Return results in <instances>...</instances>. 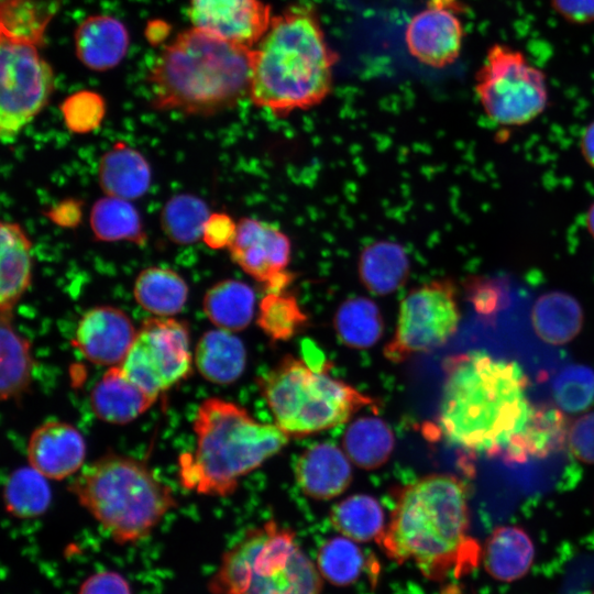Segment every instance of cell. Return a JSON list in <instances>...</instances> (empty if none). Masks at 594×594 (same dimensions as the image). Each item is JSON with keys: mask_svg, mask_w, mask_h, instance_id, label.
Returning <instances> with one entry per match:
<instances>
[{"mask_svg": "<svg viewBox=\"0 0 594 594\" xmlns=\"http://www.w3.org/2000/svg\"><path fill=\"white\" fill-rule=\"evenodd\" d=\"M133 295L136 302L155 317L180 312L188 298V285L170 268L152 266L138 275Z\"/></svg>", "mask_w": 594, "mask_h": 594, "instance_id": "83f0119b", "label": "cell"}, {"mask_svg": "<svg viewBox=\"0 0 594 594\" xmlns=\"http://www.w3.org/2000/svg\"><path fill=\"white\" fill-rule=\"evenodd\" d=\"M591 594H594V592H593V593H591Z\"/></svg>", "mask_w": 594, "mask_h": 594, "instance_id": "f907efd6", "label": "cell"}, {"mask_svg": "<svg viewBox=\"0 0 594 594\" xmlns=\"http://www.w3.org/2000/svg\"><path fill=\"white\" fill-rule=\"evenodd\" d=\"M238 223L224 212H212L204 228L202 241L212 250L230 248L237 235Z\"/></svg>", "mask_w": 594, "mask_h": 594, "instance_id": "7bdbcfd3", "label": "cell"}, {"mask_svg": "<svg viewBox=\"0 0 594 594\" xmlns=\"http://www.w3.org/2000/svg\"><path fill=\"white\" fill-rule=\"evenodd\" d=\"M295 477L304 494L327 501L349 487L352 469L345 452L331 442H321L300 454L295 465Z\"/></svg>", "mask_w": 594, "mask_h": 594, "instance_id": "ac0fdd59", "label": "cell"}, {"mask_svg": "<svg viewBox=\"0 0 594 594\" xmlns=\"http://www.w3.org/2000/svg\"><path fill=\"white\" fill-rule=\"evenodd\" d=\"M554 10L573 23L594 21V0H552Z\"/></svg>", "mask_w": 594, "mask_h": 594, "instance_id": "f6af8a7d", "label": "cell"}, {"mask_svg": "<svg viewBox=\"0 0 594 594\" xmlns=\"http://www.w3.org/2000/svg\"><path fill=\"white\" fill-rule=\"evenodd\" d=\"M98 179L107 196L133 200L148 190L151 167L138 150L117 142L101 156Z\"/></svg>", "mask_w": 594, "mask_h": 594, "instance_id": "cb8c5ba5", "label": "cell"}, {"mask_svg": "<svg viewBox=\"0 0 594 594\" xmlns=\"http://www.w3.org/2000/svg\"><path fill=\"white\" fill-rule=\"evenodd\" d=\"M251 50L191 28L166 45L150 76L152 107L211 116L249 94Z\"/></svg>", "mask_w": 594, "mask_h": 594, "instance_id": "277c9868", "label": "cell"}, {"mask_svg": "<svg viewBox=\"0 0 594 594\" xmlns=\"http://www.w3.org/2000/svg\"><path fill=\"white\" fill-rule=\"evenodd\" d=\"M47 480L31 465L13 471L8 476L3 490L7 512L20 519H32L43 515L52 502Z\"/></svg>", "mask_w": 594, "mask_h": 594, "instance_id": "e575fe53", "label": "cell"}, {"mask_svg": "<svg viewBox=\"0 0 594 594\" xmlns=\"http://www.w3.org/2000/svg\"><path fill=\"white\" fill-rule=\"evenodd\" d=\"M90 226L100 241H129L139 245L146 242V234L136 208L129 200L107 196L91 208Z\"/></svg>", "mask_w": 594, "mask_h": 594, "instance_id": "836d02e7", "label": "cell"}, {"mask_svg": "<svg viewBox=\"0 0 594 594\" xmlns=\"http://www.w3.org/2000/svg\"><path fill=\"white\" fill-rule=\"evenodd\" d=\"M342 447L355 465L374 470L389 459L395 447V437L383 419L372 416L360 417L345 429Z\"/></svg>", "mask_w": 594, "mask_h": 594, "instance_id": "f1b7e54d", "label": "cell"}, {"mask_svg": "<svg viewBox=\"0 0 594 594\" xmlns=\"http://www.w3.org/2000/svg\"><path fill=\"white\" fill-rule=\"evenodd\" d=\"M136 332L123 310L98 306L81 316L73 342L89 362L112 367L122 363Z\"/></svg>", "mask_w": 594, "mask_h": 594, "instance_id": "2e32d148", "label": "cell"}, {"mask_svg": "<svg viewBox=\"0 0 594 594\" xmlns=\"http://www.w3.org/2000/svg\"><path fill=\"white\" fill-rule=\"evenodd\" d=\"M569 447L575 458L594 463V413L581 416L569 429Z\"/></svg>", "mask_w": 594, "mask_h": 594, "instance_id": "b9f144b4", "label": "cell"}, {"mask_svg": "<svg viewBox=\"0 0 594 594\" xmlns=\"http://www.w3.org/2000/svg\"><path fill=\"white\" fill-rule=\"evenodd\" d=\"M69 492L113 541L123 544L147 537L177 502L144 462L116 453L84 466Z\"/></svg>", "mask_w": 594, "mask_h": 594, "instance_id": "8992f818", "label": "cell"}, {"mask_svg": "<svg viewBox=\"0 0 594 594\" xmlns=\"http://www.w3.org/2000/svg\"><path fill=\"white\" fill-rule=\"evenodd\" d=\"M366 564L358 542L342 535L327 539L317 551L316 565L322 579L338 587L356 583Z\"/></svg>", "mask_w": 594, "mask_h": 594, "instance_id": "d590c367", "label": "cell"}, {"mask_svg": "<svg viewBox=\"0 0 594 594\" xmlns=\"http://www.w3.org/2000/svg\"><path fill=\"white\" fill-rule=\"evenodd\" d=\"M156 399L132 382L119 365L109 367L90 392V406L96 417L113 425L135 420Z\"/></svg>", "mask_w": 594, "mask_h": 594, "instance_id": "d6986e66", "label": "cell"}, {"mask_svg": "<svg viewBox=\"0 0 594 594\" xmlns=\"http://www.w3.org/2000/svg\"><path fill=\"white\" fill-rule=\"evenodd\" d=\"M258 386L276 426L301 437L348 421L377 402L353 386L316 371L304 360L286 355L258 378Z\"/></svg>", "mask_w": 594, "mask_h": 594, "instance_id": "ba28073f", "label": "cell"}, {"mask_svg": "<svg viewBox=\"0 0 594 594\" xmlns=\"http://www.w3.org/2000/svg\"><path fill=\"white\" fill-rule=\"evenodd\" d=\"M211 213L206 202L190 194L169 198L161 212V226L167 238L177 244H190L202 238Z\"/></svg>", "mask_w": 594, "mask_h": 594, "instance_id": "74e56055", "label": "cell"}, {"mask_svg": "<svg viewBox=\"0 0 594 594\" xmlns=\"http://www.w3.org/2000/svg\"><path fill=\"white\" fill-rule=\"evenodd\" d=\"M255 299V293L249 284L230 278L218 282L207 290L202 308L217 328L237 332L251 323Z\"/></svg>", "mask_w": 594, "mask_h": 594, "instance_id": "4316f807", "label": "cell"}, {"mask_svg": "<svg viewBox=\"0 0 594 594\" xmlns=\"http://www.w3.org/2000/svg\"><path fill=\"white\" fill-rule=\"evenodd\" d=\"M535 557V544L522 528L501 526L486 539L481 563L492 579L510 583L522 579L530 571Z\"/></svg>", "mask_w": 594, "mask_h": 594, "instance_id": "44dd1931", "label": "cell"}, {"mask_svg": "<svg viewBox=\"0 0 594 594\" xmlns=\"http://www.w3.org/2000/svg\"><path fill=\"white\" fill-rule=\"evenodd\" d=\"M194 361L204 378L227 385L235 382L244 372L246 350L240 338L218 328L199 338Z\"/></svg>", "mask_w": 594, "mask_h": 594, "instance_id": "d4e9b609", "label": "cell"}, {"mask_svg": "<svg viewBox=\"0 0 594 594\" xmlns=\"http://www.w3.org/2000/svg\"><path fill=\"white\" fill-rule=\"evenodd\" d=\"M531 322L541 340L550 344H564L581 331L583 314L579 302L571 296L552 292L536 301Z\"/></svg>", "mask_w": 594, "mask_h": 594, "instance_id": "f546056e", "label": "cell"}, {"mask_svg": "<svg viewBox=\"0 0 594 594\" xmlns=\"http://www.w3.org/2000/svg\"><path fill=\"white\" fill-rule=\"evenodd\" d=\"M286 290L266 292L258 304L256 323L272 341H287L308 323L295 295Z\"/></svg>", "mask_w": 594, "mask_h": 594, "instance_id": "8d00e7d4", "label": "cell"}, {"mask_svg": "<svg viewBox=\"0 0 594 594\" xmlns=\"http://www.w3.org/2000/svg\"><path fill=\"white\" fill-rule=\"evenodd\" d=\"M376 543L389 560L413 563L432 582L470 572L481 563L482 547L470 535L465 483L453 475L430 474L398 488Z\"/></svg>", "mask_w": 594, "mask_h": 594, "instance_id": "7a4b0ae2", "label": "cell"}, {"mask_svg": "<svg viewBox=\"0 0 594 594\" xmlns=\"http://www.w3.org/2000/svg\"><path fill=\"white\" fill-rule=\"evenodd\" d=\"M323 579L295 532L270 520L227 552L209 581L212 594H322Z\"/></svg>", "mask_w": 594, "mask_h": 594, "instance_id": "52a82bcc", "label": "cell"}, {"mask_svg": "<svg viewBox=\"0 0 594 594\" xmlns=\"http://www.w3.org/2000/svg\"><path fill=\"white\" fill-rule=\"evenodd\" d=\"M552 391L561 410L584 411L594 403V371L585 365H569L554 378Z\"/></svg>", "mask_w": 594, "mask_h": 594, "instance_id": "ab89813d", "label": "cell"}, {"mask_svg": "<svg viewBox=\"0 0 594 594\" xmlns=\"http://www.w3.org/2000/svg\"><path fill=\"white\" fill-rule=\"evenodd\" d=\"M338 56L314 9L295 4L272 16L251 50L249 97L277 117L308 110L331 92Z\"/></svg>", "mask_w": 594, "mask_h": 594, "instance_id": "3957f363", "label": "cell"}, {"mask_svg": "<svg viewBox=\"0 0 594 594\" xmlns=\"http://www.w3.org/2000/svg\"><path fill=\"white\" fill-rule=\"evenodd\" d=\"M463 35L455 8L429 2L407 24L405 42L409 53L420 63L442 68L458 58Z\"/></svg>", "mask_w": 594, "mask_h": 594, "instance_id": "9a60e30c", "label": "cell"}, {"mask_svg": "<svg viewBox=\"0 0 594 594\" xmlns=\"http://www.w3.org/2000/svg\"><path fill=\"white\" fill-rule=\"evenodd\" d=\"M0 346L1 398H18L30 386L34 363L30 342L14 330L11 314H1Z\"/></svg>", "mask_w": 594, "mask_h": 594, "instance_id": "1f68e13d", "label": "cell"}, {"mask_svg": "<svg viewBox=\"0 0 594 594\" xmlns=\"http://www.w3.org/2000/svg\"><path fill=\"white\" fill-rule=\"evenodd\" d=\"M329 518L340 535L355 542H376L386 527L381 504L366 494H355L340 501L332 506Z\"/></svg>", "mask_w": 594, "mask_h": 594, "instance_id": "4dcf8cb0", "label": "cell"}, {"mask_svg": "<svg viewBox=\"0 0 594 594\" xmlns=\"http://www.w3.org/2000/svg\"><path fill=\"white\" fill-rule=\"evenodd\" d=\"M0 248V308L1 314H12L31 284L32 243L19 223L3 221Z\"/></svg>", "mask_w": 594, "mask_h": 594, "instance_id": "7402d4cb", "label": "cell"}, {"mask_svg": "<svg viewBox=\"0 0 594 594\" xmlns=\"http://www.w3.org/2000/svg\"><path fill=\"white\" fill-rule=\"evenodd\" d=\"M333 326L339 340L354 349L373 346L384 330L378 306L366 297L342 301L334 314Z\"/></svg>", "mask_w": 594, "mask_h": 594, "instance_id": "d6a6232c", "label": "cell"}, {"mask_svg": "<svg viewBox=\"0 0 594 594\" xmlns=\"http://www.w3.org/2000/svg\"><path fill=\"white\" fill-rule=\"evenodd\" d=\"M187 14L194 28L248 48L257 44L272 20L262 0H190Z\"/></svg>", "mask_w": 594, "mask_h": 594, "instance_id": "5bb4252c", "label": "cell"}, {"mask_svg": "<svg viewBox=\"0 0 594 594\" xmlns=\"http://www.w3.org/2000/svg\"><path fill=\"white\" fill-rule=\"evenodd\" d=\"M53 16V8L37 0H2L0 10L1 36L40 45Z\"/></svg>", "mask_w": 594, "mask_h": 594, "instance_id": "f35d334b", "label": "cell"}, {"mask_svg": "<svg viewBox=\"0 0 594 594\" xmlns=\"http://www.w3.org/2000/svg\"><path fill=\"white\" fill-rule=\"evenodd\" d=\"M229 250L233 262L261 283L266 292L286 290L293 283V274L287 271L292 243L276 224L242 218Z\"/></svg>", "mask_w": 594, "mask_h": 594, "instance_id": "4fadbf2b", "label": "cell"}, {"mask_svg": "<svg viewBox=\"0 0 594 594\" xmlns=\"http://www.w3.org/2000/svg\"><path fill=\"white\" fill-rule=\"evenodd\" d=\"M461 320L457 288L449 278L433 279L410 289L403 298L385 358L400 363L417 353L444 344Z\"/></svg>", "mask_w": 594, "mask_h": 594, "instance_id": "30bf717a", "label": "cell"}, {"mask_svg": "<svg viewBox=\"0 0 594 594\" xmlns=\"http://www.w3.org/2000/svg\"><path fill=\"white\" fill-rule=\"evenodd\" d=\"M26 455L29 465L48 480H65L82 469L86 443L73 425L50 420L32 432Z\"/></svg>", "mask_w": 594, "mask_h": 594, "instance_id": "e0dca14e", "label": "cell"}, {"mask_svg": "<svg viewBox=\"0 0 594 594\" xmlns=\"http://www.w3.org/2000/svg\"><path fill=\"white\" fill-rule=\"evenodd\" d=\"M580 148L585 162L594 168V121L583 130Z\"/></svg>", "mask_w": 594, "mask_h": 594, "instance_id": "7dc6e473", "label": "cell"}, {"mask_svg": "<svg viewBox=\"0 0 594 594\" xmlns=\"http://www.w3.org/2000/svg\"><path fill=\"white\" fill-rule=\"evenodd\" d=\"M128 47L127 28L110 15L88 16L75 32L77 57L92 70L103 72L113 68L123 59Z\"/></svg>", "mask_w": 594, "mask_h": 594, "instance_id": "ffe728a7", "label": "cell"}, {"mask_svg": "<svg viewBox=\"0 0 594 594\" xmlns=\"http://www.w3.org/2000/svg\"><path fill=\"white\" fill-rule=\"evenodd\" d=\"M78 594H132L129 582L118 572L101 571L86 579Z\"/></svg>", "mask_w": 594, "mask_h": 594, "instance_id": "ee69618b", "label": "cell"}, {"mask_svg": "<svg viewBox=\"0 0 594 594\" xmlns=\"http://www.w3.org/2000/svg\"><path fill=\"white\" fill-rule=\"evenodd\" d=\"M585 226H586V229H587L588 233L594 239V201L590 206V208H588V210L586 212Z\"/></svg>", "mask_w": 594, "mask_h": 594, "instance_id": "c3c4849f", "label": "cell"}, {"mask_svg": "<svg viewBox=\"0 0 594 594\" xmlns=\"http://www.w3.org/2000/svg\"><path fill=\"white\" fill-rule=\"evenodd\" d=\"M359 276L374 295H388L407 280L410 261L403 245L381 240L366 245L359 256Z\"/></svg>", "mask_w": 594, "mask_h": 594, "instance_id": "484cf974", "label": "cell"}, {"mask_svg": "<svg viewBox=\"0 0 594 594\" xmlns=\"http://www.w3.org/2000/svg\"><path fill=\"white\" fill-rule=\"evenodd\" d=\"M0 135L14 139L46 106L54 88V74L37 45L1 36Z\"/></svg>", "mask_w": 594, "mask_h": 594, "instance_id": "7c38bea8", "label": "cell"}, {"mask_svg": "<svg viewBox=\"0 0 594 594\" xmlns=\"http://www.w3.org/2000/svg\"><path fill=\"white\" fill-rule=\"evenodd\" d=\"M69 131L85 134L97 129L106 112L103 99L91 91H80L69 96L61 107Z\"/></svg>", "mask_w": 594, "mask_h": 594, "instance_id": "60d3db41", "label": "cell"}, {"mask_svg": "<svg viewBox=\"0 0 594 594\" xmlns=\"http://www.w3.org/2000/svg\"><path fill=\"white\" fill-rule=\"evenodd\" d=\"M443 371L439 413L430 436L468 453L502 458L534 409L521 367L473 351L449 356Z\"/></svg>", "mask_w": 594, "mask_h": 594, "instance_id": "6da1fadb", "label": "cell"}, {"mask_svg": "<svg viewBox=\"0 0 594 594\" xmlns=\"http://www.w3.org/2000/svg\"><path fill=\"white\" fill-rule=\"evenodd\" d=\"M196 444L178 460V479L188 491L208 496L232 494L242 477L278 453L289 436L262 424L241 406L211 397L197 408Z\"/></svg>", "mask_w": 594, "mask_h": 594, "instance_id": "5b68a950", "label": "cell"}, {"mask_svg": "<svg viewBox=\"0 0 594 594\" xmlns=\"http://www.w3.org/2000/svg\"><path fill=\"white\" fill-rule=\"evenodd\" d=\"M569 428L563 413L548 405L534 407L525 429L513 440L502 459L522 463L531 458H544L561 450L568 441Z\"/></svg>", "mask_w": 594, "mask_h": 594, "instance_id": "603a6c76", "label": "cell"}, {"mask_svg": "<svg viewBox=\"0 0 594 594\" xmlns=\"http://www.w3.org/2000/svg\"><path fill=\"white\" fill-rule=\"evenodd\" d=\"M193 364L189 330L172 317L146 319L119 365L138 386L154 397L184 378Z\"/></svg>", "mask_w": 594, "mask_h": 594, "instance_id": "8fae6325", "label": "cell"}, {"mask_svg": "<svg viewBox=\"0 0 594 594\" xmlns=\"http://www.w3.org/2000/svg\"><path fill=\"white\" fill-rule=\"evenodd\" d=\"M475 92L486 116L501 125L519 127L548 105L544 74L522 53L494 44L475 75Z\"/></svg>", "mask_w": 594, "mask_h": 594, "instance_id": "9c48e42d", "label": "cell"}, {"mask_svg": "<svg viewBox=\"0 0 594 594\" xmlns=\"http://www.w3.org/2000/svg\"><path fill=\"white\" fill-rule=\"evenodd\" d=\"M81 213V202L75 199H65L46 211V216L63 228L76 227L80 222Z\"/></svg>", "mask_w": 594, "mask_h": 594, "instance_id": "bcb514c9", "label": "cell"}, {"mask_svg": "<svg viewBox=\"0 0 594 594\" xmlns=\"http://www.w3.org/2000/svg\"><path fill=\"white\" fill-rule=\"evenodd\" d=\"M431 3L443 4L448 7H457V0H430Z\"/></svg>", "mask_w": 594, "mask_h": 594, "instance_id": "681fc988", "label": "cell"}]
</instances>
